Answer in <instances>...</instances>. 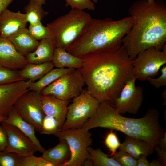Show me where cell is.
<instances>
[{"label": "cell", "mask_w": 166, "mask_h": 166, "mask_svg": "<svg viewBox=\"0 0 166 166\" xmlns=\"http://www.w3.org/2000/svg\"><path fill=\"white\" fill-rule=\"evenodd\" d=\"M77 69L87 90L100 103H113L127 82L133 77L132 61L122 46L114 50L88 54L81 57Z\"/></svg>", "instance_id": "1"}, {"label": "cell", "mask_w": 166, "mask_h": 166, "mask_svg": "<svg viewBox=\"0 0 166 166\" xmlns=\"http://www.w3.org/2000/svg\"><path fill=\"white\" fill-rule=\"evenodd\" d=\"M128 13L133 20L122 46L132 60L140 52L151 48L160 50L166 42V4L164 0H137Z\"/></svg>", "instance_id": "2"}, {"label": "cell", "mask_w": 166, "mask_h": 166, "mask_svg": "<svg viewBox=\"0 0 166 166\" xmlns=\"http://www.w3.org/2000/svg\"><path fill=\"white\" fill-rule=\"evenodd\" d=\"M159 113L155 109L148 110L139 118L127 117L116 110L109 101L100 103L94 114L81 126L90 130L97 127L119 131L126 136L144 140L155 149L164 134L159 121Z\"/></svg>", "instance_id": "3"}, {"label": "cell", "mask_w": 166, "mask_h": 166, "mask_svg": "<svg viewBox=\"0 0 166 166\" xmlns=\"http://www.w3.org/2000/svg\"><path fill=\"white\" fill-rule=\"evenodd\" d=\"M129 16L118 20L92 18L84 33L66 49L81 57L89 54L117 49L133 24Z\"/></svg>", "instance_id": "4"}, {"label": "cell", "mask_w": 166, "mask_h": 166, "mask_svg": "<svg viewBox=\"0 0 166 166\" xmlns=\"http://www.w3.org/2000/svg\"><path fill=\"white\" fill-rule=\"evenodd\" d=\"M92 18L83 10L72 9L47 24L56 47L66 50L84 33Z\"/></svg>", "instance_id": "5"}, {"label": "cell", "mask_w": 166, "mask_h": 166, "mask_svg": "<svg viewBox=\"0 0 166 166\" xmlns=\"http://www.w3.org/2000/svg\"><path fill=\"white\" fill-rule=\"evenodd\" d=\"M54 135L60 140H64L69 145L71 156L62 166H81L89 158L88 148L92 143L89 130L81 127L60 130Z\"/></svg>", "instance_id": "6"}, {"label": "cell", "mask_w": 166, "mask_h": 166, "mask_svg": "<svg viewBox=\"0 0 166 166\" xmlns=\"http://www.w3.org/2000/svg\"><path fill=\"white\" fill-rule=\"evenodd\" d=\"M70 102L61 130L81 127L95 113L100 103L87 89Z\"/></svg>", "instance_id": "7"}, {"label": "cell", "mask_w": 166, "mask_h": 166, "mask_svg": "<svg viewBox=\"0 0 166 166\" xmlns=\"http://www.w3.org/2000/svg\"><path fill=\"white\" fill-rule=\"evenodd\" d=\"M166 64V44L162 49L151 48L140 53L132 61L133 77L141 81L157 75Z\"/></svg>", "instance_id": "8"}, {"label": "cell", "mask_w": 166, "mask_h": 166, "mask_svg": "<svg viewBox=\"0 0 166 166\" xmlns=\"http://www.w3.org/2000/svg\"><path fill=\"white\" fill-rule=\"evenodd\" d=\"M85 85L80 72L77 69H74L44 88L40 93L71 101L81 93Z\"/></svg>", "instance_id": "9"}, {"label": "cell", "mask_w": 166, "mask_h": 166, "mask_svg": "<svg viewBox=\"0 0 166 166\" xmlns=\"http://www.w3.org/2000/svg\"><path fill=\"white\" fill-rule=\"evenodd\" d=\"M40 93L28 89L17 99L13 108L25 120L39 132L45 115Z\"/></svg>", "instance_id": "10"}, {"label": "cell", "mask_w": 166, "mask_h": 166, "mask_svg": "<svg viewBox=\"0 0 166 166\" xmlns=\"http://www.w3.org/2000/svg\"><path fill=\"white\" fill-rule=\"evenodd\" d=\"M136 80L133 77L128 81L112 103L121 114L127 113L136 114L142 105L144 99L143 90L140 86L136 85Z\"/></svg>", "instance_id": "11"}, {"label": "cell", "mask_w": 166, "mask_h": 166, "mask_svg": "<svg viewBox=\"0 0 166 166\" xmlns=\"http://www.w3.org/2000/svg\"><path fill=\"white\" fill-rule=\"evenodd\" d=\"M1 123L7 135L8 143L6 150L23 156L34 155L38 151L29 138L16 127L4 121Z\"/></svg>", "instance_id": "12"}, {"label": "cell", "mask_w": 166, "mask_h": 166, "mask_svg": "<svg viewBox=\"0 0 166 166\" xmlns=\"http://www.w3.org/2000/svg\"><path fill=\"white\" fill-rule=\"evenodd\" d=\"M26 80L0 85V117H6L18 98L28 89L32 81Z\"/></svg>", "instance_id": "13"}, {"label": "cell", "mask_w": 166, "mask_h": 166, "mask_svg": "<svg viewBox=\"0 0 166 166\" xmlns=\"http://www.w3.org/2000/svg\"><path fill=\"white\" fill-rule=\"evenodd\" d=\"M28 63L7 38L0 36V65L14 70L21 69Z\"/></svg>", "instance_id": "14"}, {"label": "cell", "mask_w": 166, "mask_h": 166, "mask_svg": "<svg viewBox=\"0 0 166 166\" xmlns=\"http://www.w3.org/2000/svg\"><path fill=\"white\" fill-rule=\"evenodd\" d=\"M28 22L26 14L13 12L7 9L0 15V36L7 38L19 30L26 27Z\"/></svg>", "instance_id": "15"}, {"label": "cell", "mask_w": 166, "mask_h": 166, "mask_svg": "<svg viewBox=\"0 0 166 166\" xmlns=\"http://www.w3.org/2000/svg\"><path fill=\"white\" fill-rule=\"evenodd\" d=\"M40 98L45 115L56 118L63 126L71 101H63L49 95L41 94Z\"/></svg>", "instance_id": "16"}, {"label": "cell", "mask_w": 166, "mask_h": 166, "mask_svg": "<svg viewBox=\"0 0 166 166\" xmlns=\"http://www.w3.org/2000/svg\"><path fill=\"white\" fill-rule=\"evenodd\" d=\"M7 38L18 52L25 57L34 51L39 43L31 35L26 27L19 30Z\"/></svg>", "instance_id": "17"}, {"label": "cell", "mask_w": 166, "mask_h": 166, "mask_svg": "<svg viewBox=\"0 0 166 166\" xmlns=\"http://www.w3.org/2000/svg\"><path fill=\"white\" fill-rule=\"evenodd\" d=\"M3 121L13 125L27 136L31 140L37 151L42 153L45 150L36 136L35 127L23 119L13 108Z\"/></svg>", "instance_id": "18"}, {"label": "cell", "mask_w": 166, "mask_h": 166, "mask_svg": "<svg viewBox=\"0 0 166 166\" xmlns=\"http://www.w3.org/2000/svg\"><path fill=\"white\" fill-rule=\"evenodd\" d=\"M56 45L53 38L42 39L36 49L26 57L28 63L40 64L52 61Z\"/></svg>", "instance_id": "19"}, {"label": "cell", "mask_w": 166, "mask_h": 166, "mask_svg": "<svg viewBox=\"0 0 166 166\" xmlns=\"http://www.w3.org/2000/svg\"><path fill=\"white\" fill-rule=\"evenodd\" d=\"M119 149L128 153L136 160L144 156L151 155L155 150L153 147L146 141L126 135Z\"/></svg>", "instance_id": "20"}, {"label": "cell", "mask_w": 166, "mask_h": 166, "mask_svg": "<svg viewBox=\"0 0 166 166\" xmlns=\"http://www.w3.org/2000/svg\"><path fill=\"white\" fill-rule=\"evenodd\" d=\"M70 149L66 141L60 140V142L55 146L45 150L42 156L55 166H62L70 157Z\"/></svg>", "instance_id": "21"}, {"label": "cell", "mask_w": 166, "mask_h": 166, "mask_svg": "<svg viewBox=\"0 0 166 166\" xmlns=\"http://www.w3.org/2000/svg\"><path fill=\"white\" fill-rule=\"evenodd\" d=\"M52 62L57 68H67L77 69L83 64V60L68 52L66 49L56 47L54 50Z\"/></svg>", "instance_id": "22"}, {"label": "cell", "mask_w": 166, "mask_h": 166, "mask_svg": "<svg viewBox=\"0 0 166 166\" xmlns=\"http://www.w3.org/2000/svg\"><path fill=\"white\" fill-rule=\"evenodd\" d=\"M54 67L52 61L40 64L28 63L18 72L23 80L33 82L41 79Z\"/></svg>", "instance_id": "23"}, {"label": "cell", "mask_w": 166, "mask_h": 166, "mask_svg": "<svg viewBox=\"0 0 166 166\" xmlns=\"http://www.w3.org/2000/svg\"><path fill=\"white\" fill-rule=\"evenodd\" d=\"M74 69H75L57 68L53 69L39 80L31 82L28 89L40 93L44 88Z\"/></svg>", "instance_id": "24"}, {"label": "cell", "mask_w": 166, "mask_h": 166, "mask_svg": "<svg viewBox=\"0 0 166 166\" xmlns=\"http://www.w3.org/2000/svg\"><path fill=\"white\" fill-rule=\"evenodd\" d=\"M42 4L34 0H30L25 10L28 22L33 25L41 22L42 20L48 14L43 9Z\"/></svg>", "instance_id": "25"}, {"label": "cell", "mask_w": 166, "mask_h": 166, "mask_svg": "<svg viewBox=\"0 0 166 166\" xmlns=\"http://www.w3.org/2000/svg\"><path fill=\"white\" fill-rule=\"evenodd\" d=\"M89 159L94 166H121L112 157H110L100 148L94 149L90 146L88 148Z\"/></svg>", "instance_id": "26"}, {"label": "cell", "mask_w": 166, "mask_h": 166, "mask_svg": "<svg viewBox=\"0 0 166 166\" xmlns=\"http://www.w3.org/2000/svg\"><path fill=\"white\" fill-rule=\"evenodd\" d=\"M62 127V125L56 118L45 115L39 132L41 134L54 135L61 130Z\"/></svg>", "instance_id": "27"}, {"label": "cell", "mask_w": 166, "mask_h": 166, "mask_svg": "<svg viewBox=\"0 0 166 166\" xmlns=\"http://www.w3.org/2000/svg\"><path fill=\"white\" fill-rule=\"evenodd\" d=\"M24 157L6 150L0 151V166H21Z\"/></svg>", "instance_id": "28"}, {"label": "cell", "mask_w": 166, "mask_h": 166, "mask_svg": "<svg viewBox=\"0 0 166 166\" xmlns=\"http://www.w3.org/2000/svg\"><path fill=\"white\" fill-rule=\"evenodd\" d=\"M28 29L31 35L37 40L53 38L52 34L49 28L47 26H43L41 22L35 25H30Z\"/></svg>", "instance_id": "29"}, {"label": "cell", "mask_w": 166, "mask_h": 166, "mask_svg": "<svg viewBox=\"0 0 166 166\" xmlns=\"http://www.w3.org/2000/svg\"><path fill=\"white\" fill-rule=\"evenodd\" d=\"M23 80L19 74L18 70L11 69L0 65V85Z\"/></svg>", "instance_id": "30"}, {"label": "cell", "mask_w": 166, "mask_h": 166, "mask_svg": "<svg viewBox=\"0 0 166 166\" xmlns=\"http://www.w3.org/2000/svg\"><path fill=\"white\" fill-rule=\"evenodd\" d=\"M104 143L109 151L110 156H113L116 153L117 150L121 146V144L116 133L111 130L106 135Z\"/></svg>", "instance_id": "31"}, {"label": "cell", "mask_w": 166, "mask_h": 166, "mask_svg": "<svg viewBox=\"0 0 166 166\" xmlns=\"http://www.w3.org/2000/svg\"><path fill=\"white\" fill-rule=\"evenodd\" d=\"M21 166H55L42 156L36 157L34 155L24 156Z\"/></svg>", "instance_id": "32"}, {"label": "cell", "mask_w": 166, "mask_h": 166, "mask_svg": "<svg viewBox=\"0 0 166 166\" xmlns=\"http://www.w3.org/2000/svg\"><path fill=\"white\" fill-rule=\"evenodd\" d=\"M112 157L121 166H136L137 160L128 153L119 150Z\"/></svg>", "instance_id": "33"}, {"label": "cell", "mask_w": 166, "mask_h": 166, "mask_svg": "<svg viewBox=\"0 0 166 166\" xmlns=\"http://www.w3.org/2000/svg\"><path fill=\"white\" fill-rule=\"evenodd\" d=\"M66 6H70L71 9H75L84 10L87 9L94 10L95 5L91 0H64Z\"/></svg>", "instance_id": "34"}, {"label": "cell", "mask_w": 166, "mask_h": 166, "mask_svg": "<svg viewBox=\"0 0 166 166\" xmlns=\"http://www.w3.org/2000/svg\"><path fill=\"white\" fill-rule=\"evenodd\" d=\"M161 74L158 78L148 77L146 80L154 87L159 88L166 86V65L163 66L161 69Z\"/></svg>", "instance_id": "35"}, {"label": "cell", "mask_w": 166, "mask_h": 166, "mask_svg": "<svg viewBox=\"0 0 166 166\" xmlns=\"http://www.w3.org/2000/svg\"><path fill=\"white\" fill-rule=\"evenodd\" d=\"M8 138L6 130L0 125V151L6 150L7 146Z\"/></svg>", "instance_id": "36"}, {"label": "cell", "mask_w": 166, "mask_h": 166, "mask_svg": "<svg viewBox=\"0 0 166 166\" xmlns=\"http://www.w3.org/2000/svg\"><path fill=\"white\" fill-rule=\"evenodd\" d=\"M158 160L162 164L163 166L166 165V150L161 148L158 146H157L155 148Z\"/></svg>", "instance_id": "37"}, {"label": "cell", "mask_w": 166, "mask_h": 166, "mask_svg": "<svg viewBox=\"0 0 166 166\" xmlns=\"http://www.w3.org/2000/svg\"><path fill=\"white\" fill-rule=\"evenodd\" d=\"M14 0H0V15Z\"/></svg>", "instance_id": "38"}, {"label": "cell", "mask_w": 166, "mask_h": 166, "mask_svg": "<svg viewBox=\"0 0 166 166\" xmlns=\"http://www.w3.org/2000/svg\"><path fill=\"white\" fill-rule=\"evenodd\" d=\"M147 157L144 156L137 159L136 166H149L150 162L147 160Z\"/></svg>", "instance_id": "39"}, {"label": "cell", "mask_w": 166, "mask_h": 166, "mask_svg": "<svg viewBox=\"0 0 166 166\" xmlns=\"http://www.w3.org/2000/svg\"><path fill=\"white\" fill-rule=\"evenodd\" d=\"M158 146L161 148L166 150V133L165 132L164 135L159 139Z\"/></svg>", "instance_id": "40"}, {"label": "cell", "mask_w": 166, "mask_h": 166, "mask_svg": "<svg viewBox=\"0 0 166 166\" xmlns=\"http://www.w3.org/2000/svg\"><path fill=\"white\" fill-rule=\"evenodd\" d=\"M149 166H163V165L158 160H153L150 162Z\"/></svg>", "instance_id": "41"}, {"label": "cell", "mask_w": 166, "mask_h": 166, "mask_svg": "<svg viewBox=\"0 0 166 166\" xmlns=\"http://www.w3.org/2000/svg\"><path fill=\"white\" fill-rule=\"evenodd\" d=\"M34 0L40 3L42 5L44 4L45 3L46 0Z\"/></svg>", "instance_id": "42"}, {"label": "cell", "mask_w": 166, "mask_h": 166, "mask_svg": "<svg viewBox=\"0 0 166 166\" xmlns=\"http://www.w3.org/2000/svg\"><path fill=\"white\" fill-rule=\"evenodd\" d=\"M6 117H0V123H2L6 119Z\"/></svg>", "instance_id": "43"}, {"label": "cell", "mask_w": 166, "mask_h": 166, "mask_svg": "<svg viewBox=\"0 0 166 166\" xmlns=\"http://www.w3.org/2000/svg\"><path fill=\"white\" fill-rule=\"evenodd\" d=\"M148 2L149 3H152L155 0H147Z\"/></svg>", "instance_id": "44"}, {"label": "cell", "mask_w": 166, "mask_h": 166, "mask_svg": "<svg viewBox=\"0 0 166 166\" xmlns=\"http://www.w3.org/2000/svg\"><path fill=\"white\" fill-rule=\"evenodd\" d=\"M93 2L97 3L98 2V0H91Z\"/></svg>", "instance_id": "45"}]
</instances>
